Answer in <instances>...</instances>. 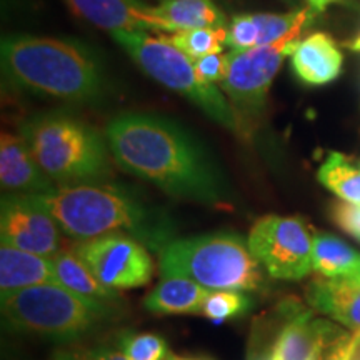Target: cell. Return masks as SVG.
I'll return each mask as SVG.
<instances>
[{"label":"cell","mask_w":360,"mask_h":360,"mask_svg":"<svg viewBox=\"0 0 360 360\" xmlns=\"http://www.w3.org/2000/svg\"><path fill=\"white\" fill-rule=\"evenodd\" d=\"M193 64H195V69L204 82L212 85L222 84L225 74H227V53H209V56L193 60Z\"/></svg>","instance_id":"cell-28"},{"label":"cell","mask_w":360,"mask_h":360,"mask_svg":"<svg viewBox=\"0 0 360 360\" xmlns=\"http://www.w3.org/2000/svg\"><path fill=\"white\" fill-rule=\"evenodd\" d=\"M155 13L167 22L170 32L200 27H225V17L214 0H162Z\"/></svg>","instance_id":"cell-21"},{"label":"cell","mask_w":360,"mask_h":360,"mask_svg":"<svg viewBox=\"0 0 360 360\" xmlns=\"http://www.w3.org/2000/svg\"><path fill=\"white\" fill-rule=\"evenodd\" d=\"M252 307V299L242 290H212L202 305V315L210 321L220 322L237 319Z\"/></svg>","instance_id":"cell-25"},{"label":"cell","mask_w":360,"mask_h":360,"mask_svg":"<svg viewBox=\"0 0 360 360\" xmlns=\"http://www.w3.org/2000/svg\"><path fill=\"white\" fill-rule=\"evenodd\" d=\"M169 360H197V359H177V357H170Z\"/></svg>","instance_id":"cell-34"},{"label":"cell","mask_w":360,"mask_h":360,"mask_svg":"<svg viewBox=\"0 0 360 360\" xmlns=\"http://www.w3.org/2000/svg\"><path fill=\"white\" fill-rule=\"evenodd\" d=\"M110 35L148 77L186 97L222 127L240 130V120L220 87L204 82L192 58L167 39L146 30H115Z\"/></svg>","instance_id":"cell-7"},{"label":"cell","mask_w":360,"mask_h":360,"mask_svg":"<svg viewBox=\"0 0 360 360\" xmlns=\"http://www.w3.org/2000/svg\"><path fill=\"white\" fill-rule=\"evenodd\" d=\"M0 58L7 79L35 96L90 102L105 85L96 52L79 40L8 35L0 44Z\"/></svg>","instance_id":"cell-3"},{"label":"cell","mask_w":360,"mask_h":360,"mask_svg":"<svg viewBox=\"0 0 360 360\" xmlns=\"http://www.w3.org/2000/svg\"><path fill=\"white\" fill-rule=\"evenodd\" d=\"M114 314V309L90 302L56 282L27 287L2 299L8 328L60 344L85 339Z\"/></svg>","instance_id":"cell-5"},{"label":"cell","mask_w":360,"mask_h":360,"mask_svg":"<svg viewBox=\"0 0 360 360\" xmlns=\"http://www.w3.org/2000/svg\"><path fill=\"white\" fill-rule=\"evenodd\" d=\"M56 282L53 260L44 255L15 249L2 244L0 247V297H7L27 287Z\"/></svg>","instance_id":"cell-17"},{"label":"cell","mask_w":360,"mask_h":360,"mask_svg":"<svg viewBox=\"0 0 360 360\" xmlns=\"http://www.w3.org/2000/svg\"><path fill=\"white\" fill-rule=\"evenodd\" d=\"M0 182L6 191L27 195L56 188L53 180L39 167L22 135L8 132H4L0 139Z\"/></svg>","instance_id":"cell-14"},{"label":"cell","mask_w":360,"mask_h":360,"mask_svg":"<svg viewBox=\"0 0 360 360\" xmlns=\"http://www.w3.org/2000/svg\"><path fill=\"white\" fill-rule=\"evenodd\" d=\"M302 34L287 35L278 42L227 53V74L220 84L238 120L259 117L283 58L292 56Z\"/></svg>","instance_id":"cell-8"},{"label":"cell","mask_w":360,"mask_h":360,"mask_svg":"<svg viewBox=\"0 0 360 360\" xmlns=\"http://www.w3.org/2000/svg\"><path fill=\"white\" fill-rule=\"evenodd\" d=\"M330 217L339 225L342 231L360 240V205L347 204V202H335L332 205Z\"/></svg>","instance_id":"cell-29"},{"label":"cell","mask_w":360,"mask_h":360,"mask_svg":"<svg viewBox=\"0 0 360 360\" xmlns=\"http://www.w3.org/2000/svg\"><path fill=\"white\" fill-rule=\"evenodd\" d=\"M117 349L130 360H169V345L164 337L141 332H122L117 335Z\"/></svg>","instance_id":"cell-24"},{"label":"cell","mask_w":360,"mask_h":360,"mask_svg":"<svg viewBox=\"0 0 360 360\" xmlns=\"http://www.w3.org/2000/svg\"><path fill=\"white\" fill-rule=\"evenodd\" d=\"M159 254L162 277H187L209 290H255L264 283L257 259L237 233L174 238Z\"/></svg>","instance_id":"cell-6"},{"label":"cell","mask_w":360,"mask_h":360,"mask_svg":"<svg viewBox=\"0 0 360 360\" xmlns=\"http://www.w3.org/2000/svg\"><path fill=\"white\" fill-rule=\"evenodd\" d=\"M53 360H130L122 350L102 347H74L62 349L53 354Z\"/></svg>","instance_id":"cell-27"},{"label":"cell","mask_w":360,"mask_h":360,"mask_svg":"<svg viewBox=\"0 0 360 360\" xmlns=\"http://www.w3.org/2000/svg\"><path fill=\"white\" fill-rule=\"evenodd\" d=\"M307 299L314 310L360 332V281L317 277L310 282Z\"/></svg>","instance_id":"cell-15"},{"label":"cell","mask_w":360,"mask_h":360,"mask_svg":"<svg viewBox=\"0 0 360 360\" xmlns=\"http://www.w3.org/2000/svg\"><path fill=\"white\" fill-rule=\"evenodd\" d=\"M52 260L53 270H56V283H60V285L67 287L74 294L84 297L90 302L105 305V307L115 310V304L120 300L119 292L98 281L92 274V270L79 257L74 247L62 250Z\"/></svg>","instance_id":"cell-18"},{"label":"cell","mask_w":360,"mask_h":360,"mask_svg":"<svg viewBox=\"0 0 360 360\" xmlns=\"http://www.w3.org/2000/svg\"><path fill=\"white\" fill-rule=\"evenodd\" d=\"M105 141L119 167L169 195L212 207L229 200V186L219 165L174 120L127 112L110 120Z\"/></svg>","instance_id":"cell-1"},{"label":"cell","mask_w":360,"mask_h":360,"mask_svg":"<svg viewBox=\"0 0 360 360\" xmlns=\"http://www.w3.org/2000/svg\"><path fill=\"white\" fill-rule=\"evenodd\" d=\"M72 12L98 29L115 30H165L167 22L155 13V8L141 0H65Z\"/></svg>","instance_id":"cell-12"},{"label":"cell","mask_w":360,"mask_h":360,"mask_svg":"<svg viewBox=\"0 0 360 360\" xmlns=\"http://www.w3.org/2000/svg\"><path fill=\"white\" fill-rule=\"evenodd\" d=\"M247 244L269 276L278 281H300L314 270V237L299 217L259 219Z\"/></svg>","instance_id":"cell-9"},{"label":"cell","mask_w":360,"mask_h":360,"mask_svg":"<svg viewBox=\"0 0 360 360\" xmlns=\"http://www.w3.org/2000/svg\"><path fill=\"white\" fill-rule=\"evenodd\" d=\"M174 47L186 53L192 60L209 56V53L222 52L224 45H227V29L225 27H200V29L177 30L170 35H165Z\"/></svg>","instance_id":"cell-23"},{"label":"cell","mask_w":360,"mask_h":360,"mask_svg":"<svg viewBox=\"0 0 360 360\" xmlns=\"http://www.w3.org/2000/svg\"><path fill=\"white\" fill-rule=\"evenodd\" d=\"M160 2H162V0H160Z\"/></svg>","instance_id":"cell-35"},{"label":"cell","mask_w":360,"mask_h":360,"mask_svg":"<svg viewBox=\"0 0 360 360\" xmlns=\"http://www.w3.org/2000/svg\"><path fill=\"white\" fill-rule=\"evenodd\" d=\"M2 244L53 259L65 250L64 231L32 195L7 193L0 207Z\"/></svg>","instance_id":"cell-11"},{"label":"cell","mask_w":360,"mask_h":360,"mask_svg":"<svg viewBox=\"0 0 360 360\" xmlns=\"http://www.w3.org/2000/svg\"><path fill=\"white\" fill-rule=\"evenodd\" d=\"M32 197L57 220L65 236L77 242L120 232L160 252L174 240L175 227L169 215L146 205L122 187L77 184Z\"/></svg>","instance_id":"cell-2"},{"label":"cell","mask_w":360,"mask_h":360,"mask_svg":"<svg viewBox=\"0 0 360 360\" xmlns=\"http://www.w3.org/2000/svg\"><path fill=\"white\" fill-rule=\"evenodd\" d=\"M342 334L334 323L315 319L299 305L287 309V322L276 339L278 360H319L332 340Z\"/></svg>","instance_id":"cell-13"},{"label":"cell","mask_w":360,"mask_h":360,"mask_svg":"<svg viewBox=\"0 0 360 360\" xmlns=\"http://www.w3.org/2000/svg\"><path fill=\"white\" fill-rule=\"evenodd\" d=\"M340 49L334 39L323 32H315L297 44L292 52V69L309 85H326L335 80L342 72Z\"/></svg>","instance_id":"cell-16"},{"label":"cell","mask_w":360,"mask_h":360,"mask_svg":"<svg viewBox=\"0 0 360 360\" xmlns=\"http://www.w3.org/2000/svg\"><path fill=\"white\" fill-rule=\"evenodd\" d=\"M212 290L187 277H162L154 290L143 299V307L152 314H200L207 295Z\"/></svg>","instance_id":"cell-19"},{"label":"cell","mask_w":360,"mask_h":360,"mask_svg":"<svg viewBox=\"0 0 360 360\" xmlns=\"http://www.w3.org/2000/svg\"><path fill=\"white\" fill-rule=\"evenodd\" d=\"M314 270L327 278L360 281V252L332 233H315Z\"/></svg>","instance_id":"cell-20"},{"label":"cell","mask_w":360,"mask_h":360,"mask_svg":"<svg viewBox=\"0 0 360 360\" xmlns=\"http://www.w3.org/2000/svg\"><path fill=\"white\" fill-rule=\"evenodd\" d=\"M339 2V0H307V6L312 8L315 13H321L326 11L328 6H332V4Z\"/></svg>","instance_id":"cell-32"},{"label":"cell","mask_w":360,"mask_h":360,"mask_svg":"<svg viewBox=\"0 0 360 360\" xmlns=\"http://www.w3.org/2000/svg\"><path fill=\"white\" fill-rule=\"evenodd\" d=\"M319 182L347 204L360 205V160L330 152L317 172Z\"/></svg>","instance_id":"cell-22"},{"label":"cell","mask_w":360,"mask_h":360,"mask_svg":"<svg viewBox=\"0 0 360 360\" xmlns=\"http://www.w3.org/2000/svg\"><path fill=\"white\" fill-rule=\"evenodd\" d=\"M345 47H349L350 51H354V52H360V34L357 35V37H354L352 40H349V42L345 44Z\"/></svg>","instance_id":"cell-33"},{"label":"cell","mask_w":360,"mask_h":360,"mask_svg":"<svg viewBox=\"0 0 360 360\" xmlns=\"http://www.w3.org/2000/svg\"><path fill=\"white\" fill-rule=\"evenodd\" d=\"M350 354H352V337L342 332L327 345L319 360H350Z\"/></svg>","instance_id":"cell-30"},{"label":"cell","mask_w":360,"mask_h":360,"mask_svg":"<svg viewBox=\"0 0 360 360\" xmlns=\"http://www.w3.org/2000/svg\"><path fill=\"white\" fill-rule=\"evenodd\" d=\"M20 135L39 167L62 186L96 184L110 175L109 146L89 124L62 112L30 117Z\"/></svg>","instance_id":"cell-4"},{"label":"cell","mask_w":360,"mask_h":360,"mask_svg":"<svg viewBox=\"0 0 360 360\" xmlns=\"http://www.w3.org/2000/svg\"><path fill=\"white\" fill-rule=\"evenodd\" d=\"M247 360H278L276 354V340H274V344L270 347H265L262 344V339H259V344L250 347Z\"/></svg>","instance_id":"cell-31"},{"label":"cell","mask_w":360,"mask_h":360,"mask_svg":"<svg viewBox=\"0 0 360 360\" xmlns=\"http://www.w3.org/2000/svg\"><path fill=\"white\" fill-rule=\"evenodd\" d=\"M74 250L94 276L110 289L147 285L154 276V262L147 247L129 233H107L77 242Z\"/></svg>","instance_id":"cell-10"},{"label":"cell","mask_w":360,"mask_h":360,"mask_svg":"<svg viewBox=\"0 0 360 360\" xmlns=\"http://www.w3.org/2000/svg\"><path fill=\"white\" fill-rule=\"evenodd\" d=\"M227 47H231V51H247V49L259 47L254 13H240L233 17L231 25L227 27Z\"/></svg>","instance_id":"cell-26"}]
</instances>
